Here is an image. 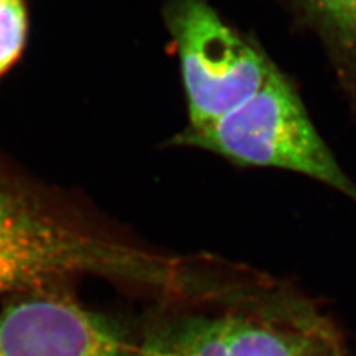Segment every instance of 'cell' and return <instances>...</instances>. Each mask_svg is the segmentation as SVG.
<instances>
[{"label":"cell","mask_w":356,"mask_h":356,"mask_svg":"<svg viewBox=\"0 0 356 356\" xmlns=\"http://www.w3.org/2000/svg\"><path fill=\"white\" fill-rule=\"evenodd\" d=\"M83 275L174 294L199 282V270L186 261L97 236L0 170V294L63 285Z\"/></svg>","instance_id":"cell-1"},{"label":"cell","mask_w":356,"mask_h":356,"mask_svg":"<svg viewBox=\"0 0 356 356\" xmlns=\"http://www.w3.org/2000/svg\"><path fill=\"white\" fill-rule=\"evenodd\" d=\"M208 296L204 306L156 321L136 356H349L337 325L302 294L227 286L213 303Z\"/></svg>","instance_id":"cell-2"},{"label":"cell","mask_w":356,"mask_h":356,"mask_svg":"<svg viewBox=\"0 0 356 356\" xmlns=\"http://www.w3.org/2000/svg\"><path fill=\"white\" fill-rule=\"evenodd\" d=\"M170 143L211 152L239 166L303 174L356 204V186L312 124L293 83L280 70L230 113L204 127H187Z\"/></svg>","instance_id":"cell-3"},{"label":"cell","mask_w":356,"mask_h":356,"mask_svg":"<svg viewBox=\"0 0 356 356\" xmlns=\"http://www.w3.org/2000/svg\"><path fill=\"white\" fill-rule=\"evenodd\" d=\"M165 21L180 57L188 128L230 113L277 72L263 49L230 27L207 0H168Z\"/></svg>","instance_id":"cell-4"},{"label":"cell","mask_w":356,"mask_h":356,"mask_svg":"<svg viewBox=\"0 0 356 356\" xmlns=\"http://www.w3.org/2000/svg\"><path fill=\"white\" fill-rule=\"evenodd\" d=\"M0 356H136V348L116 322L52 285L0 309Z\"/></svg>","instance_id":"cell-5"},{"label":"cell","mask_w":356,"mask_h":356,"mask_svg":"<svg viewBox=\"0 0 356 356\" xmlns=\"http://www.w3.org/2000/svg\"><path fill=\"white\" fill-rule=\"evenodd\" d=\"M332 48L356 64V0H297Z\"/></svg>","instance_id":"cell-6"},{"label":"cell","mask_w":356,"mask_h":356,"mask_svg":"<svg viewBox=\"0 0 356 356\" xmlns=\"http://www.w3.org/2000/svg\"><path fill=\"white\" fill-rule=\"evenodd\" d=\"M26 39L27 10L24 0H0V76L19 58Z\"/></svg>","instance_id":"cell-7"}]
</instances>
